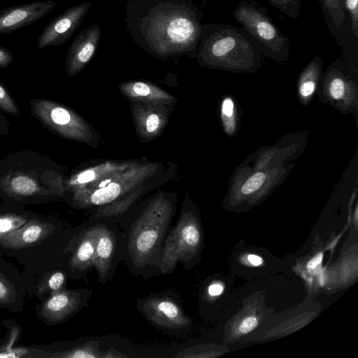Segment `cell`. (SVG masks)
<instances>
[{
	"mask_svg": "<svg viewBox=\"0 0 358 358\" xmlns=\"http://www.w3.org/2000/svg\"><path fill=\"white\" fill-rule=\"evenodd\" d=\"M202 17L192 0H129L125 5L129 36L159 57L197 55Z\"/></svg>",
	"mask_w": 358,
	"mask_h": 358,
	"instance_id": "obj_1",
	"label": "cell"
},
{
	"mask_svg": "<svg viewBox=\"0 0 358 358\" xmlns=\"http://www.w3.org/2000/svg\"><path fill=\"white\" fill-rule=\"evenodd\" d=\"M62 193V173L46 155L31 150L0 159V199L22 206L57 200Z\"/></svg>",
	"mask_w": 358,
	"mask_h": 358,
	"instance_id": "obj_2",
	"label": "cell"
},
{
	"mask_svg": "<svg viewBox=\"0 0 358 358\" xmlns=\"http://www.w3.org/2000/svg\"><path fill=\"white\" fill-rule=\"evenodd\" d=\"M257 43L243 29L231 24H202L197 46L200 60L231 68L251 67L261 56Z\"/></svg>",
	"mask_w": 358,
	"mask_h": 358,
	"instance_id": "obj_3",
	"label": "cell"
},
{
	"mask_svg": "<svg viewBox=\"0 0 358 358\" xmlns=\"http://www.w3.org/2000/svg\"><path fill=\"white\" fill-rule=\"evenodd\" d=\"M170 220L171 213L166 209L152 208L130 227L127 252L136 268L143 269L158 262Z\"/></svg>",
	"mask_w": 358,
	"mask_h": 358,
	"instance_id": "obj_4",
	"label": "cell"
},
{
	"mask_svg": "<svg viewBox=\"0 0 358 358\" xmlns=\"http://www.w3.org/2000/svg\"><path fill=\"white\" fill-rule=\"evenodd\" d=\"M232 14L243 29L268 56L278 60L286 59L290 41L271 20L266 8L255 2L242 1L236 5Z\"/></svg>",
	"mask_w": 358,
	"mask_h": 358,
	"instance_id": "obj_5",
	"label": "cell"
},
{
	"mask_svg": "<svg viewBox=\"0 0 358 358\" xmlns=\"http://www.w3.org/2000/svg\"><path fill=\"white\" fill-rule=\"evenodd\" d=\"M201 241L198 223L187 215H183L165 238L157 262L162 273H171L178 262L185 266L196 255Z\"/></svg>",
	"mask_w": 358,
	"mask_h": 358,
	"instance_id": "obj_6",
	"label": "cell"
},
{
	"mask_svg": "<svg viewBox=\"0 0 358 358\" xmlns=\"http://www.w3.org/2000/svg\"><path fill=\"white\" fill-rule=\"evenodd\" d=\"M138 307L149 322L162 330L183 332L192 324L180 303L169 296L149 295L138 301Z\"/></svg>",
	"mask_w": 358,
	"mask_h": 358,
	"instance_id": "obj_7",
	"label": "cell"
},
{
	"mask_svg": "<svg viewBox=\"0 0 358 358\" xmlns=\"http://www.w3.org/2000/svg\"><path fill=\"white\" fill-rule=\"evenodd\" d=\"M91 293V290L64 288L51 294L37 307V315L47 324L63 322L85 305Z\"/></svg>",
	"mask_w": 358,
	"mask_h": 358,
	"instance_id": "obj_8",
	"label": "cell"
},
{
	"mask_svg": "<svg viewBox=\"0 0 358 358\" xmlns=\"http://www.w3.org/2000/svg\"><path fill=\"white\" fill-rule=\"evenodd\" d=\"M92 6L91 2L75 5L56 16L41 31L37 39L38 50L66 43L82 23Z\"/></svg>",
	"mask_w": 358,
	"mask_h": 358,
	"instance_id": "obj_9",
	"label": "cell"
},
{
	"mask_svg": "<svg viewBox=\"0 0 358 358\" xmlns=\"http://www.w3.org/2000/svg\"><path fill=\"white\" fill-rule=\"evenodd\" d=\"M55 231L54 222L47 217L35 214L24 225L0 238V248L20 250L39 245Z\"/></svg>",
	"mask_w": 358,
	"mask_h": 358,
	"instance_id": "obj_10",
	"label": "cell"
},
{
	"mask_svg": "<svg viewBox=\"0 0 358 358\" xmlns=\"http://www.w3.org/2000/svg\"><path fill=\"white\" fill-rule=\"evenodd\" d=\"M52 0L31 1L0 10V35L9 34L36 22L57 6Z\"/></svg>",
	"mask_w": 358,
	"mask_h": 358,
	"instance_id": "obj_11",
	"label": "cell"
},
{
	"mask_svg": "<svg viewBox=\"0 0 358 358\" xmlns=\"http://www.w3.org/2000/svg\"><path fill=\"white\" fill-rule=\"evenodd\" d=\"M101 34L100 26L94 24L82 30L73 41L65 58V68L69 75L78 72L92 58L99 46Z\"/></svg>",
	"mask_w": 358,
	"mask_h": 358,
	"instance_id": "obj_12",
	"label": "cell"
},
{
	"mask_svg": "<svg viewBox=\"0 0 358 358\" xmlns=\"http://www.w3.org/2000/svg\"><path fill=\"white\" fill-rule=\"evenodd\" d=\"M24 294L22 278L0 257V308L20 311Z\"/></svg>",
	"mask_w": 358,
	"mask_h": 358,
	"instance_id": "obj_13",
	"label": "cell"
},
{
	"mask_svg": "<svg viewBox=\"0 0 358 358\" xmlns=\"http://www.w3.org/2000/svg\"><path fill=\"white\" fill-rule=\"evenodd\" d=\"M98 341H90L67 349L54 350L47 348H24V357H51V358H110L122 357L116 350L102 352L99 348Z\"/></svg>",
	"mask_w": 358,
	"mask_h": 358,
	"instance_id": "obj_14",
	"label": "cell"
},
{
	"mask_svg": "<svg viewBox=\"0 0 358 358\" xmlns=\"http://www.w3.org/2000/svg\"><path fill=\"white\" fill-rule=\"evenodd\" d=\"M117 251V238L112 230L99 225L93 266L98 274V281L105 283L109 278L113 260Z\"/></svg>",
	"mask_w": 358,
	"mask_h": 358,
	"instance_id": "obj_15",
	"label": "cell"
},
{
	"mask_svg": "<svg viewBox=\"0 0 358 358\" xmlns=\"http://www.w3.org/2000/svg\"><path fill=\"white\" fill-rule=\"evenodd\" d=\"M99 225L84 229L77 238L69 260L73 272H84L93 266Z\"/></svg>",
	"mask_w": 358,
	"mask_h": 358,
	"instance_id": "obj_16",
	"label": "cell"
},
{
	"mask_svg": "<svg viewBox=\"0 0 358 358\" xmlns=\"http://www.w3.org/2000/svg\"><path fill=\"white\" fill-rule=\"evenodd\" d=\"M24 206L5 203L0 204V238L17 230L34 215Z\"/></svg>",
	"mask_w": 358,
	"mask_h": 358,
	"instance_id": "obj_17",
	"label": "cell"
},
{
	"mask_svg": "<svg viewBox=\"0 0 358 358\" xmlns=\"http://www.w3.org/2000/svg\"><path fill=\"white\" fill-rule=\"evenodd\" d=\"M66 275L62 271H55L45 275L37 286V295L50 294L64 289Z\"/></svg>",
	"mask_w": 358,
	"mask_h": 358,
	"instance_id": "obj_18",
	"label": "cell"
},
{
	"mask_svg": "<svg viewBox=\"0 0 358 358\" xmlns=\"http://www.w3.org/2000/svg\"><path fill=\"white\" fill-rule=\"evenodd\" d=\"M120 192V185L115 182L109 183L94 191L90 196V202L96 206L109 203L117 199Z\"/></svg>",
	"mask_w": 358,
	"mask_h": 358,
	"instance_id": "obj_19",
	"label": "cell"
},
{
	"mask_svg": "<svg viewBox=\"0 0 358 358\" xmlns=\"http://www.w3.org/2000/svg\"><path fill=\"white\" fill-rule=\"evenodd\" d=\"M278 10L291 18L296 19L301 13V0H268Z\"/></svg>",
	"mask_w": 358,
	"mask_h": 358,
	"instance_id": "obj_20",
	"label": "cell"
},
{
	"mask_svg": "<svg viewBox=\"0 0 358 358\" xmlns=\"http://www.w3.org/2000/svg\"><path fill=\"white\" fill-rule=\"evenodd\" d=\"M324 5L334 25L339 28L345 17L343 0H324Z\"/></svg>",
	"mask_w": 358,
	"mask_h": 358,
	"instance_id": "obj_21",
	"label": "cell"
},
{
	"mask_svg": "<svg viewBox=\"0 0 358 358\" xmlns=\"http://www.w3.org/2000/svg\"><path fill=\"white\" fill-rule=\"evenodd\" d=\"M0 109L6 113L19 117L20 111L13 96L7 89L0 83Z\"/></svg>",
	"mask_w": 358,
	"mask_h": 358,
	"instance_id": "obj_22",
	"label": "cell"
},
{
	"mask_svg": "<svg viewBox=\"0 0 358 358\" xmlns=\"http://www.w3.org/2000/svg\"><path fill=\"white\" fill-rule=\"evenodd\" d=\"M265 178V174L262 172L253 174L242 185V193L243 194H250L256 192L264 184Z\"/></svg>",
	"mask_w": 358,
	"mask_h": 358,
	"instance_id": "obj_23",
	"label": "cell"
},
{
	"mask_svg": "<svg viewBox=\"0 0 358 358\" xmlns=\"http://www.w3.org/2000/svg\"><path fill=\"white\" fill-rule=\"evenodd\" d=\"M343 8L350 15L352 30L358 38V0H343Z\"/></svg>",
	"mask_w": 358,
	"mask_h": 358,
	"instance_id": "obj_24",
	"label": "cell"
},
{
	"mask_svg": "<svg viewBox=\"0 0 358 358\" xmlns=\"http://www.w3.org/2000/svg\"><path fill=\"white\" fill-rule=\"evenodd\" d=\"M345 91V83L339 77L333 78L329 85V92L331 96L336 99L343 96Z\"/></svg>",
	"mask_w": 358,
	"mask_h": 358,
	"instance_id": "obj_25",
	"label": "cell"
},
{
	"mask_svg": "<svg viewBox=\"0 0 358 358\" xmlns=\"http://www.w3.org/2000/svg\"><path fill=\"white\" fill-rule=\"evenodd\" d=\"M258 324V320L253 316L245 317L240 324L238 329L242 334H247L252 331Z\"/></svg>",
	"mask_w": 358,
	"mask_h": 358,
	"instance_id": "obj_26",
	"label": "cell"
},
{
	"mask_svg": "<svg viewBox=\"0 0 358 358\" xmlns=\"http://www.w3.org/2000/svg\"><path fill=\"white\" fill-rule=\"evenodd\" d=\"M13 59V52L10 50L0 45V67L6 68L8 66Z\"/></svg>",
	"mask_w": 358,
	"mask_h": 358,
	"instance_id": "obj_27",
	"label": "cell"
},
{
	"mask_svg": "<svg viewBox=\"0 0 358 358\" xmlns=\"http://www.w3.org/2000/svg\"><path fill=\"white\" fill-rule=\"evenodd\" d=\"M95 177V173L92 170H87L80 173L76 178V182L71 183L83 184L92 180Z\"/></svg>",
	"mask_w": 358,
	"mask_h": 358,
	"instance_id": "obj_28",
	"label": "cell"
},
{
	"mask_svg": "<svg viewBox=\"0 0 358 358\" xmlns=\"http://www.w3.org/2000/svg\"><path fill=\"white\" fill-rule=\"evenodd\" d=\"M315 87V85L313 80H306L301 84L300 87V93L303 96H308L313 92Z\"/></svg>",
	"mask_w": 358,
	"mask_h": 358,
	"instance_id": "obj_29",
	"label": "cell"
},
{
	"mask_svg": "<svg viewBox=\"0 0 358 358\" xmlns=\"http://www.w3.org/2000/svg\"><path fill=\"white\" fill-rule=\"evenodd\" d=\"M133 90L136 94L140 96H148L150 94L149 87L142 82H137L133 85Z\"/></svg>",
	"mask_w": 358,
	"mask_h": 358,
	"instance_id": "obj_30",
	"label": "cell"
},
{
	"mask_svg": "<svg viewBox=\"0 0 358 358\" xmlns=\"http://www.w3.org/2000/svg\"><path fill=\"white\" fill-rule=\"evenodd\" d=\"M222 111L227 117L232 116L234 113V102L230 98H226L222 103Z\"/></svg>",
	"mask_w": 358,
	"mask_h": 358,
	"instance_id": "obj_31",
	"label": "cell"
},
{
	"mask_svg": "<svg viewBox=\"0 0 358 358\" xmlns=\"http://www.w3.org/2000/svg\"><path fill=\"white\" fill-rule=\"evenodd\" d=\"M159 125V117L155 114H151L146 120V129L149 132H154Z\"/></svg>",
	"mask_w": 358,
	"mask_h": 358,
	"instance_id": "obj_32",
	"label": "cell"
},
{
	"mask_svg": "<svg viewBox=\"0 0 358 358\" xmlns=\"http://www.w3.org/2000/svg\"><path fill=\"white\" fill-rule=\"evenodd\" d=\"M9 132V122L5 114L0 110V137Z\"/></svg>",
	"mask_w": 358,
	"mask_h": 358,
	"instance_id": "obj_33",
	"label": "cell"
},
{
	"mask_svg": "<svg viewBox=\"0 0 358 358\" xmlns=\"http://www.w3.org/2000/svg\"><path fill=\"white\" fill-rule=\"evenodd\" d=\"M224 287L221 284L214 283L209 286L208 292L211 296L220 295L223 292Z\"/></svg>",
	"mask_w": 358,
	"mask_h": 358,
	"instance_id": "obj_34",
	"label": "cell"
},
{
	"mask_svg": "<svg viewBox=\"0 0 358 358\" xmlns=\"http://www.w3.org/2000/svg\"><path fill=\"white\" fill-rule=\"evenodd\" d=\"M322 257L323 255L322 253L316 255L308 262L307 267L309 269H315L322 262Z\"/></svg>",
	"mask_w": 358,
	"mask_h": 358,
	"instance_id": "obj_35",
	"label": "cell"
},
{
	"mask_svg": "<svg viewBox=\"0 0 358 358\" xmlns=\"http://www.w3.org/2000/svg\"><path fill=\"white\" fill-rule=\"evenodd\" d=\"M247 259L250 264L253 266H259L263 263V259L256 255H249Z\"/></svg>",
	"mask_w": 358,
	"mask_h": 358,
	"instance_id": "obj_36",
	"label": "cell"
},
{
	"mask_svg": "<svg viewBox=\"0 0 358 358\" xmlns=\"http://www.w3.org/2000/svg\"><path fill=\"white\" fill-rule=\"evenodd\" d=\"M110 182V180H106L104 181H102L100 184H99V187H103L105 186H106L108 184H109Z\"/></svg>",
	"mask_w": 358,
	"mask_h": 358,
	"instance_id": "obj_37",
	"label": "cell"
},
{
	"mask_svg": "<svg viewBox=\"0 0 358 358\" xmlns=\"http://www.w3.org/2000/svg\"><path fill=\"white\" fill-rule=\"evenodd\" d=\"M201 1H202V2H203L204 4H206V3L208 1H210V0H201Z\"/></svg>",
	"mask_w": 358,
	"mask_h": 358,
	"instance_id": "obj_38",
	"label": "cell"
}]
</instances>
